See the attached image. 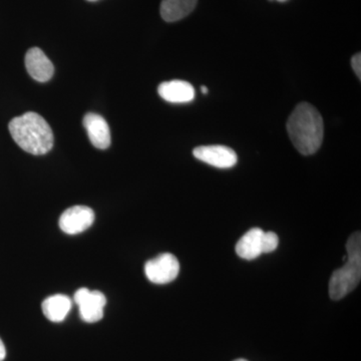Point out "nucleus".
<instances>
[{
	"label": "nucleus",
	"instance_id": "1",
	"mask_svg": "<svg viewBox=\"0 0 361 361\" xmlns=\"http://www.w3.org/2000/svg\"><path fill=\"white\" fill-rule=\"evenodd\" d=\"M286 128L292 144L302 155H313L322 147L324 135L323 118L310 104H299L289 116Z\"/></svg>",
	"mask_w": 361,
	"mask_h": 361
},
{
	"label": "nucleus",
	"instance_id": "2",
	"mask_svg": "<svg viewBox=\"0 0 361 361\" xmlns=\"http://www.w3.org/2000/svg\"><path fill=\"white\" fill-rule=\"evenodd\" d=\"M14 142L26 153L45 155L54 147L51 126L35 111L13 118L8 125Z\"/></svg>",
	"mask_w": 361,
	"mask_h": 361
},
{
	"label": "nucleus",
	"instance_id": "3",
	"mask_svg": "<svg viewBox=\"0 0 361 361\" xmlns=\"http://www.w3.org/2000/svg\"><path fill=\"white\" fill-rule=\"evenodd\" d=\"M344 265L332 273L329 281V296L332 300H341L355 290L361 279V234L355 232L346 243Z\"/></svg>",
	"mask_w": 361,
	"mask_h": 361
},
{
	"label": "nucleus",
	"instance_id": "4",
	"mask_svg": "<svg viewBox=\"0 0 361 361\" xmlns=\"http://www.w3.org/2000/svg\"><path fill=\"white\" fill-rule=\"evenodd\" d=\"M179 272V261L171 253L160 254L145 265V274L152 283H170L178 277Z\"/></svg>",
	"mask_w": 361,
	"mask_h": 361
},
{
	"label": "nucleus",
	"instance_id": "5",
	"mask_svg": "<svg viewBox=\"0 0 361 361\" xmlns=\"http://www.w3.org/2000/svg\"><path fill=\"white\" fill-rule=\"evenodd\" d=\"M73 300L77 303L80 318L85 322H97L104 317V308L106 305V298L102 292L80 288L75 292Z\"/></svg>",
	"mask_w": 361,
	"mask_h": 361
},
{
	"label": "nucleus",
	"instance_id": "6",
	"mask_svg": "<svg viewBox=\"0 0 361 361\" xmlns=\"http://www.w3.org/2000/svg\"><path fill=\"white\" fill-rule=\"evenodd\" d=\"M94 221V213L87 206L66 209L59 218V227L66 234L75 235L89 229Z\"/></svg>",
	"mask_w": 361,
	"mask_h": 361
},
{
	"label": "nucleus",
	"instance_id": "7",
	"mask_svg": "<svg viewBox=\"0 0 361 361\" xmlns=\"http://www.w3.org/2000/svg\"><path fill=\"white\" fill-rule=\"evenodd\" d=\"M193 155L197 160L218 169L234 167L238 161V157L234 149L221 145L198 147L194 149Z\"/></svg>",
	"mask_w": 361,
	"mask_h": 361
},
{
	"label": "nucleus",
	"instance_id": "8",
	"mask_svg": "<svg viewBox=\"0 0 361 361\" xmlns=\"http://www.w3.org/2000/svg\"><path fill=\"white\" fill-rule=\"evenodd\" d=\"M25 68L30 77L39 82H49L54 73L51 61L39 47H32L26 52Z\"/></svg>",
	"mask_w": 361,
	"mask_h": 361
},
{
	"label": "nucleus",
	"instance_id": "9",
	"mask_svg": "<svg viewBox=\"0 0 361 361\" xmlns=\"http://www.w3.org/2000/svg\"><path fill=\"white\" fill-rule=\"evenodd\" d=\"M84 126L90 141L96 148L106 149L110 147V128L103 116L94 113L87 114L84 118Z\"/></svg>",
	"mask_w": 361,
	"mask_h": 361
},
{
	"label": "nucleus",
	"instance_id": "10",
	"mask_svg": "<svg viewBox=\"0 0 361 361\" xmlns=\"http://www.w3.org/2000/svg\"><path fill=\"white\" fill-rule=\"evenodd\" d=\"M264 233L260 228L246 232L237 243V255L245 260H253L264 254Z\"/></svg>",
	"mask_w": 361,
	"mask_h": 361
},
{
	"label": "nucleus",
	"instance_id": "11",
	"mask_svg": "<svg viewBox=\"0 0 361 361\" xmlns=\"http://www.w3.org/2000/svg\"><path fill=\"white\" fill-rule=\"evenodd\" d=\"M158 92L161 99L172 104H186L195 99L193 85L185 80H174L159 85Z\"/></svg>",
	"mask_w": 361,
	"mask_h": 361
},
{
	"label": "nucleus",
	"instance_id": "12",
	"mask_svg": "<svg viewBox=\"0 0 361 361\" xmlns=\"http://www.w3.org/2000/svg\"><path fill=\"white\" fill-rule=\"evenodd\" d=\"M71 308L70 297L63 294H56L47 297L42 304V312L52 322H61L66 319Z\"/></svg>",
	"mask_w": 361,
	"mask_h": 361
},
{
	"label": "nucleus",
	"instance_id": "13",
	"mask_svg": "<svg viewBox=\"0 0 361 361\" xmlns=\"http://www.w3.org/2000/svg\"><path fill=\"white\" fill-rule=\"evenodd\" d=\"M198 0H163L161 16L167 23H175L189 16L196 7Z\"/></svg>",
	"mask_w": 361,
	"mask_h": 361
},
{
	"label": "nucleus",
	"instance_id": "14",
	"mask_svg": "<svg viewBox=\"0 0 361 361\" xmlns=\"http://www.w3.org/2000/svg\"><path fill=\"white\" fill-rule=\"evenodd\" d=\"M278 244L279 238L274 232L264 233V254L276 250Z\"/></svg>",
	"mask_w": 361,
	"mask_h": 361
},
{
	"label": "nucleus",
	"instance_id": "15",
	"mask_svg": "<svg viewBox=\"0 0 361 361\" xmlns=\"http://www.w3.org/2000/svg\"><path fill=\"white\" fill-rule=\"evenodd\" d=\"M351 66H353V71H355V75L357 78H361V54L360 52L355 54L351 59Z\"/></svg>",
	"mask_w": 361,
	"mask_h": 361
},
{
	"label": "nucleus",
	"instance_id": "16",
	"mask_svg": "<svg viewBox=\"0 0 361 361\" xmlns=\"http://www.w3.org/2000/svg\"><path fill=\"white\" fill-rule=\"evenodd\" d=\"M6 356V346H4V342L0 339V361H4Z\"/></svg>",
	"mask_w": 361,
	"mask_h": 361
},
{
	"label": "nucleus",
	"instance_id": "17",
	"mask_svg": "<svg viewBox=\"0 0 361 361\" xmlns=\"http://www.w3.org/2000/svg\"><path fill=\"white\" fill-rule=\"evenodd\" d=\"M201 90H202V92H203V94H208V89H207L206 87H201Z\"/></svg>",
	"mask_w": 361,
	"mask_h": 361
},
{
	"label": "nucleus",
	"instance_id": "18",
	"mask_svg": "<svg viewBox=\"0 0 361 361\" xmlns=\"http://www.w3.org/2000/svg\"><path fill=\"white\" fill-rule=\"evenodd\" d=\"M234 361H248V360H243V358H239V360H234Z\"/></svg>",
	"mask_w": 361,
	"mask_h": 361
},
{
	"label": "nucleus",
	"instance_id": "19",
	"mask_svg": "<svg viewBox=\"0 0 361 361\" xmlns=\"http://www.w3.org/2000/svg\"><path fill=\"white\" fill-rule=\"evenodd\" d=\"M277 1H279V2H284V1H286V0H277Z\"/></svg>",
	"mask_w": 361,
	"mask_h": 361
},
{
	"label": "nucleus",
	"instance_id": "20",
	"mask_svg": "<svg viewBox=\"0 0 361 361\" xmlns=\"http://www.w3.org/2000/svg\"><path fill=\"white\" fill-rule=\"evenodd\" d=\"M87 1H97V0H87Z\"/></svg>",
	"mask_w": 361,
	"mask_h": 361
}]
</instances>
